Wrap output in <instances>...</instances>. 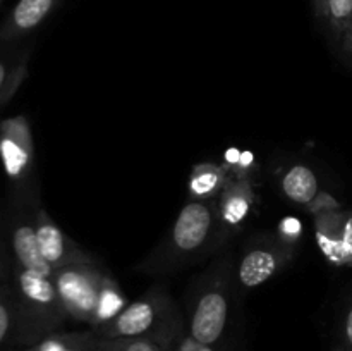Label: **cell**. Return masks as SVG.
Segmentation results:
<instances>
[{
	"label": "cell",
	"instance_id": "3",
	"mask_svg": "<svg viewBox=\"0 0 352 351\" xmlns=\"http://www.w3.org/2000/svg\"><path fill=\"white\" fill-rule=\"evenodd\" d=\"M9 282L16 306V346L28 348L55 332L69 320L52 275L10 264Z\"/></svg>",
	"mask_w": 352,
	"mask_h": 351
},
{
	"label": "cell",
	"instance_id": "16",
	"mask_svg": "<svg viewBox=\"0 0 352 351\" xmlns=\"http://www.w3.org/2000/svg\"><path fill=\"white\" fill-rule=\"evenodd\" d=\"M313 10L327 34L337 33L352 24V0H320Z\"/></svg>",
	"mask_w": 352,
	"mask_h": 351
},
{
	"label": "cell",
	"instance_id": "20",
	"mask_svg": "<svg viewBox=\"0 0 352 351\" xmlns=\"http://www.w3.org/2000/svg\"><path fill=\"white\" fill-rule=\"evenodd\" d=\"M327 38H329L330 47L339 55L340 61L352 67V24L337 31V33L327 34Z\"/></svg>",
	"mask_w": 352,
	"mask_h": 351
},
{
	"label": "cell",
	"instance_id": "1",
	"mask_svg": "<svg viewBox=\"0 0 352 351\" xmlns=\"http://www.w3.org/2000/svg\"><path fill=\"white\" fill-rule=\"evenodd\" d=\"M223 243L215 202L191 198L181 209L167 236L136 268L148 275L174 274L198 264Z\"/></svg>",
	"mask_w": 352,
	"mask_h": 351
},
{
	"label": "cell",
	"instance_id": "19",
	"mask_svg": "<svg viewBox=\"0 0 352 351\" xmlns=\"http://www.w3.org/2000/svg\"><path fill=\"white\" fill-rule=\"evenodd\" d=\"M175 341L160 337H119L96 341L93 351H172Z\"/></svg>",
	"mask_w": 352,
	"mask_h": 351
},
{
	"label": "cell",
	"instance_id": "10",
	"mask_svg": "<svg viewBox=\"0 0 352 351\" xmlns=\"http://www.w3.org/2000/svg\"><path fill=\"white\" fill-rule=\"evenodd\" d=\"M213 202H215L222 236L227 241L234 233L243 229L253 212L256 203L254 184L250 178L244 176H236V178L229 176L223 189Z\"/></svg>",
	"mask_w": 352,
	"mask_h": 351
},
{
	"label": "cell",
	"instance_id": "23",
	"mask_svg": "<svg viewBox=\"0 0 352 351\" xmlns=\"http://www.w3.org/2000/svg\"><path fill=\"white\" fill-rule=\"evenodd\" d=\"M10 267V257H9V246L3 241L2 234H0V282H3L9 275Z\"/></svg>",
	"mask_w": 352,
	"mask_h": 351
},
{
	"label": "cell",
	"instance_id": "4",
	"mask_svg": "<svg viewBox=\"0 0 352 351\" xmlns=\"http://www.w3.org/2000/svg\"><path fill=\"white\" fill-rule=\"evenodd\" d=\"M100 339L160 337L177 341L186 330V319L165 284H155L117 317L91 329Z\"/></svg>",
	"mask_w": 352,
	"mask_h": 351
},
{
	"label": "cell",
	"instance_id": "12",
	"mask_svg": "<svg viewBox=\"0 0 352 351\" xmlns=\"http://www.w3.org/2000/svg\"><path fill=\"white\" fill-rule=\"evenodd\" d=\"M282 193L285 198L298 205H311L320 195V182L315 171L305 164H296L289 167L282 176Z\"/></svg>",
	"mask_w": 352,
	"mask_h": 351
},
{
	"label": "cell",
	"instance_id": "22",
	"mask_svg": "<svg viewBox=\"0 0 352 351\" xmlns=\"http://www.w3.org/2000/svg\"><path fill=\"white\" fill-rule=\"evenodd\" d=\"M340 344L347 351H352V298L349 305H347L346 312H344L342 327H340Z\"/></svg>",
	"mask_w": 352,
	"mask_h": 351
},
{
	"label": "cell",
	"instance_id": "14",
	"mask_svg": "<svg viewBox=\"0 0 352 351\" xmlns=\"http://www.w3.org/2000/svg\"><path fill=\"white\" fill-rule=\"evenodd\" d=\"M98 337L91 329L74 332H55L21 351H93Z\"/></svg>",
	"mask_w": 352,
	"mask_h": 351
},
{
	"label": "cell",
	"instance_id": "11",
	"mask_svg": "<svg viewBox=\"0 0 352 351\" xmlns=\"http://www.w3.org/2000/svg\"><path fill=\"white\" fill-rule=\"evenodd\" d=\"M60 0H19L0 26V41H14L36 30Z\"/></svg>",
	"mask_w": 352,
	"mask_h": 351
},
{
	"label": "cell",
	"instance_id": "24",
	"mask_svg": "<svg viewBox=\"0 0 352 351\" xmlns=\"http://www.w3.org/2000/svg\"><path fill=\"white\" fill-rule=\"evenodd\" d=\"M332 351H347V350H346V348L342 346V344L339 343V344H337V346H333V350H332Z\"/></svg>",
	"mask_w": 352,
	"mask_h": 351
},
{
	"label": "cell",
	"instance_id": "7",
	"mask_svg": "<svg viewBox=\"0 0 352 351\" xmlns=\"http://www.w3.org/2000/svg\"><path fill=\"white\" fill-rule=\"evenodd\" d=\"M0 157L19 200L30 202L34 178V147L30 123L24 116L0 123Z\"/></svg>",
	"mask_w": 352,
	"mask_h": 351
},
{
	"label": "cell",
	"instance_id": "18",
	"mask_svg": "<svg viewBox=\"0 0 352 351\" xmlns=\"http://www.w3.org/2000/svg\"><path fill=\"white\" fill-rule=\"evenodd\" d=\"M16 346V306L9 275L0 282V351Z\"/></svg>",
	"mask_w": 352,
	"mask_h": 351
},
{
	"label": "cell",
	"instance_id": "5",
	"mask_svg": "<svg viewBox=\"0 0 352 351\" xmlns=\"http://www.w3.org/2000/svg\"><path fill=\"white\" fill-rule=\"evenodd\" d=\"M298 255V244L280 234L261 233L244 243L236 262V286L241 292L253 291L280 274Z\"/></svg>",
	"mask_w": 352,
	"mask_h": 351
},
{
	"label": "cell",
	"instance_id": "13",
	"mask_svg": "<svg viewBox=\"0 0 352 351\" xmlns=\"http://www.w3.org/2000/svg\"><path fill=\"white\" fill-rule=\"evenodd\" d=\"M227 179H229V172L222 165L212 164V162L198 164L191 171V178H189V196L201 202H213L223 189Z\"/></svg>",
	"mask_w": 352,
	"mask_h": 351
},
{
	"label": "cell",
	"instance_id": "26",
	"mask_svg": "<svg viewBox=\"0 0 352 351\" xmlns=\"http://www.w3.org/2000/svg\"><path fill=\"white\" fill-rule=\"evenodd\" d=\"M0 2H2V0H0Z\"/></svg>",
	"mask_w": 352,
	"mask_h": 351
},
{
	"label": "cell",
	"instance_id": "17",
	"mask_svg": "<svg viewBox=\"0 0 352 351\" xmlns=\"http://www.w3.org/2000/svg\"><path fill=\"white\" fill-rule=\"evenodd\" d=\"M28 69V54L0 57V105L14 95L23 83Z\"/></svg>",
	"mask_w": 352,
	"mask_h": 351
},
{
	"label": "cell",
	"instance_id": "6",
	"mask_svg": "<svg viewBox=\"0 0 352 351\" xmlns=\"http://www.w3.org/2000/svg\"><path fill=\"white\" fill-rule=\"evenodd\" d=\"M105 274L100 264H74L52 270V281L69 319L91 329Z\"/></svg>",
	"mask_w": 352,
	"mask_h": 351
},
{
	"label": "cell",
	"instance_id": "8",
	"mask_svg": "<svg viewBox=\"0 0 352 351\" xmlns=\"http://www.w3.org/2000/svg\"><path fill=\"white\" fill-rule=\"evenodd\" d=\"M36 205L21 200L16 203L9 220V257L10 264L24 270L52 275V268L43 260L38 244L36 220H34Z\"/></svg>",
	"mask_w": 352,
	"mask_h": 351
},
{
	"label": "cell",
	"instance_id": "15",
	"mask_svg": "<svg viewBox=\"0 0 352 351\" xmlns=\"http://www.w3.org/2000/svg\"><path fill=\"white\" fill-rule=\"evenodd\" d=\"M127 305H129V303H127L120 286L117 284L116 279L110 275V272H107L102 282V289H100V298L95 313V323H93L91 329L112 320L113 317L119 315Z\"/></svg>",
	"mask_w": 352,
	"mask_h": 351
},
{
	"label": "cell",
	"instance_id": "9",
	"mask_svg": "<svg viewBox=\"0 0 352 351\" xmlns=\"http://www.w3.org/2000/svg\"><path fill=\"white\" fill-rule=\"evenodd\" d=\"M34 220L41 257L52 270L74 264H98V258L67 236L41 205H36Z\"/></svg>",
	"mask_w": 352,
	"mask_h": 351
},
{
	"label": "cell",
	"instance_id": "2",
	"mask_svg": "<svg viewBox=\"0 0 352 351\" xmlns=\"http://www.w3.org/2000/svg\"><path fill=\"white\" fill-rule=\"evenodd\" d=\"M236 288V262L226 253L217 258L192 284L188 299L186 330L199 343L219 346L226 337L232 315Z\"/></svg>",
	"mask_w": 352,
	"mask_h": 351
},
{
	"label": "cell",
	"instance_id": "21",
	"mask_svg": "<svg viewBox=\"0 0 352 351\" xmlns=\"http://www.w3.org/2000/svg\"><path fill=\"white\" fill-rule=\"evenodd\" d=\"M172 351H220V350L219 346H210V344L199 343V341H196L188 330H184V332L179 336V339L175 341Z\"/></svg>",
	"mask_w": 352,
	"mask_h": 351
},
{
	"label": "cell",
	"instance_id": "25",
	"mask_svg": "<svg viewBox=\"0 0 352 351\" xmlns=\"http://www.w3.org/2000/svg\"><path fill=\"white\" fill-rule=\"evenodd\" d=\"M311 2H313V7H315V6H316V3H318V2H320V0H311Z\"/></svg>",
	"mask_w": 352,
	"mask_h": 351
}]
</instances>
